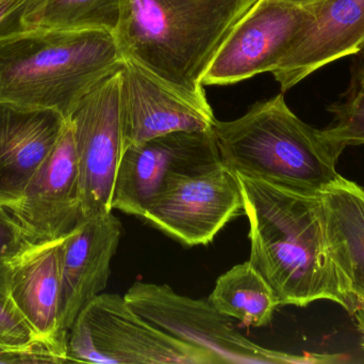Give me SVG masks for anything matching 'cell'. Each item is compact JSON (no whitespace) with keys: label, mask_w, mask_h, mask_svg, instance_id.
<instances>
[{"label":"cell","mask_w":364,"mask_h":364,"mask_svg":"<svg viewBox=\"0 0 364 364\" xmlns=\"http://www.w3.org/2000/svg\"><path fill=\"white\" fill-rule=\"evenodd\" d=\"M250 224V262L280 306L331 301L352 311L327 239L322 192L235 175Z\"/></svg>","instance_id":"6da1fadb"},{"label":"cell","mask_w":364,"mask_h":364,"mask_svg":"<svg viewBox=\"0 0 364 364\" xmlns=\"http://www.w3.org/2000/svg\"><path fill=\"white\" fill-rule=\"evenodd\" d=\"M260 0H121L115 30L124 59L207 102L203 78L235 26Z\"/></svg>","instance_id":"7a4b0ae2"},{"label":"cell","mask_w":364,"mask_h":364,"mask_svg":"<svg viewBox=\"0 0 364 364\" xmlns=\"http://www.w3.org/2000/svg\"><path fill=\"white\" fill-rule=\"evenodd\" d=\"M123 62L113 32L30 28L0 40V100L68 120Z\"/></svg>","instance_id":"3957f363"},{"label":"cell","mask_w":364,"mask_h":364,"mask_svg":"<svg viewBox=\"0 0 364 364\" xmlns=\"http://www.w3.org/2000/svg\"><path fill=\"white\" fill-rule=\"evenodd\" d=\"M220 160L237 177L321 192L337 179L344 149L301 121L284 95L256 103L233 121L212 128Z\"/></svg>","instance_id":"277c9868"},{"label":"cell","mask_w":364,"mask_h":364,"mask_svg":"<svg viewBox=\"0 0 364 364\" xmlns=\"http://www.w3.org/2000/svg\"><path fill=\"white\" fill-rule=\"evenodd\" d=\"M68 363L220 364L147 322L119 294L97 295L81 309L68 333Z\"/></svg>","instance_id":"5b68a950"},{"label":"cell","mask_w":364,"mask_h":364,"mask_svg":"<svg viewBox=\"0 0 364 364\" xmlns=\"http://www.w3.org/2000/svg\"><path fill=\"white\" fill-rule=\"evenodd\" d=\"M130 308L160 331L207 350L220 363L282 364L339 363L338 355L295 356L269 350L248 340L205 299L175 292L168 284L136 281L124 295Z\"/></svg>","instance_id":"8992f818"},{"label":"cell","mask_w":364,"mask_h":364,"mask_svg":"<svg viewBox=\"0 0 364 364\" xmlns=\"http://www.w3.org/2000/svg\"><path fill=\"white\" fill-rule=\"evenodd\" d=\"M241 215H245V209L239 182L220 162L171 177L141 218L193 247L211 243L231 220Z\"/></svg>","instance_id":"52a82bcc"},{"label":"cell","mask_w":364,"mask_h":364,"mask_svg":"<svg viewBox=\"0 0 364 364\" xmlns=\"http://www.w3.org/2000/svg\"><path fill=\"white\" fill-rule=\"evenodd\" d=\"M85 218L113 212V188L125 151L121 68L92 90L70 119Z\"/></svg>","instance_id":"ba28073f"},{"label":"cell","mask_w":364,"mask_h":364,"mask_svg":"<svg viewBox=\"0 0 364 364\" xmlns=\"http://www.w3.org/2000/svg\"><path fill=\"white\" fill-rule=\"evenodd\" d=\"M309 6L260 0L218 49L203 85H230L271 73L311 21Z\"/></svg>","instance_id":"9c48e42d"},{"label":"cell","mask_w":364,"mask_h":364,"mask_svg":"<svg viewBox=\"0 0 364 364\" xmlns=\"http://www.w3.org/2000/svg\"><path fill=\"white\" fill-rule=\"evenodd\" d=\"M222 162L212 130L175 132L126 147L113 188L112 211L142 217L149 201L173 175Z\"/></svg>","instance_id":"30bf717a"},{"label":"cell","mask_w":364,"mask_h":364,"mask_svg":"<svg viewBox=\"0 0 364 364\" xmlns=\"http://www.w3.org/2000/svg\"><path fill=\"white\" fill-rule=\"evenodd\" d=\"M32 243L65 239L85 219L78 160L72 126L26 187L18 204L8 209Z\"/></svg>","instance_id":"8fae6325"},{"label":"cell","mask_w":364,"mask_h":364,"mask_svg":"<svg viewBox=\"0 0 364 364\" xmlns=\"http://www.w3.org/2000/svg\"><path fill=\"white\" fill-rule=\"evenodd\" d=\"M121 105L125 149L175 132L212 130L209 103L184 95L129 59L121 68Z\"/></svg>","instance_id":"7c38bea8"},{"label":"cell","mask_w":364,"mask_h":364,"mask_svg":"<svg viewBox=\"0 0 364 364\" xmlns=\"http://www.w3.org/2000/svg\"><path fill=\"white\" fill-rule=\"evenodd\" d=\"M122 234L121 220L109 212L85 218L62 241L59 324L64 337L81 309L108 286Z\"/></svg>","instance_id":"4fadbf2b"},{"label":"cell","mask_w":364,"mask_h":364,"mask_svg":"<svg viewBox=\"0 0 364 364\" xmlns=\"http://www.w3.org/2000/svg\"><path fill=\"white\" fill-rule=\"evenodd\" d=\"M307 24L272 71L282 92L323 66L364 51V0H318Z\"/></svg>","instance_id":"5bb4252c"},{"label":"cell","mask_w":364,"mask_h":364,"mask_svg":"<svg viewBox=\"0 0 364 364\" xmlns=\"http://www.w3.org/2000/svg\"><path fill=\"white\" fill-rule=\"evenodd\" d=\"M68 120L53 109L0 100V204H18L30 180L55 150Z\"/></svg>","instance_id":"9a60e30c"},{"label":"cell","mask_w":364,"mask_h":364,"mask_svg":"<svg viewBox=\"0 0 364 364\" xmlns=\"http://www.w3.org/2000/svg\"><path fill=\"white\" fill-rule=\"evenodd\" d=\"M62 241L33 244L11 261V297L55 363H68L59 324Z\"/></svg>","instance_id":"2e32d148"},{"label":"cell","mask_w":364,"mask_h":364,"mask_svg":"<svg viewBox=\"0 0 364 364\" xmlns=\"http://www.w3.org/2000/svg\"><path fill=\"white\" fill-rule=\"evenodd\" d=\"M321 192L329 250L353 316L364 308V188L339 175Z\"/></svg>","instance_id":"e0dca14e"},{"label":"cell","mask_w":364,"mask_h":364,"mask_svg":"<svg viewBox=\"0 0 364 364\" xmlns=\"http://www.w3.org/2000/svg\"><path fill=\"white\" fill-rule=\"evenodd\" d=\"M208 301L247 327L267 326L280 306L273 288L250 261L220 276Z\"/></svg>","instance_id":"ac0fdd59"},{"label":"cell","mask_w":364,"mask_h":364,"mask_svg":"<svg viewBox=\"0 0 364 364\" xmlns=\"http://www.w3.org/2000/svg\"><path fill=\"white\" fill-rule=\"evenodd\" d=\"M11 261L0 258V363H53L11 297Z\"/></svg>","instance_id":"d6986e66"},{"label":"cell","mask_w":364,"mask_h":364,"mask_svg":"<svg viewBox=\"0 0 364 364\" xmlns=\"http://www.w3.org/2000/svg\"><path fill=\"white\" fill-rule=\"evenodd\" d=\"M121 0H44L29 19L30 27L59 30H105L114 33Z\"/></svg>","instance_id":"ffe728a7"},{"label":"cell","mask_w":364,"mask_h":364,"mask_svg":"<svg viewBox=\"0 0 364 364\" xmlns=\"http://www.w3.org/2000/svg\"><path fill=\"white\" fill-rule=\"evenodd\" d=\"M350 70L348 89L328 107L333 122L321 130L327 140L344 150L364 145V51L355 55Z\"/></svg>","instance_id":"44dd1931"},{"label":"cell","mask_w":364,"mask_h":364,"mask_svg":"<svg viewBox=\"0 0 364 364\" xmlns=\"http://www.w3.org/2000/svg\"><path fill=\"white\" fill-rule=\"evenodd\" d=\"M44 0H0V40L30 29L29 19Z\"/></svg>","instance_id":"7402d4cb"},{"label":"cell","mask_w":364,"mask_h":364,"mask_svg":"<svg viewBox=\"0 0 364 364\" xmlns=\"http://www.w3.org/2000/svg\"><path fill=\"white\" fill-rule=\"evenodd\" d=\"M33 245L8 207L0 204V258L12 261Z\"/></svg>","instance_id":"603a6c76"},{"label":"cell","mask_w":364,"mask_h":364,"mask_svg":"<svg viewBox=\"0 0 364 364\" xmlns=\"http://www.w3.org/2000/svg\"><path fill=\"white\" fill-rule=\"evenodd\" d=\"M282 1L291 2V4H297V6H305L308 4H314L318 0H282Z\"/></svg>","instance_id":"cb8c5ba5"}]
</instances>
